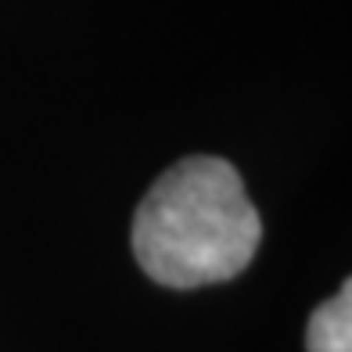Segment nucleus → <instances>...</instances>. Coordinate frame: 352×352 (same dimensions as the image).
Returning <instances> with one entry per match:
<instances>
[{
    "instance_id": "obj_1",
    "label": "nucleus",
    "mask_w": 352,
    "mask_h": 352,
    "mask_svg": "<svg viewBox=\"0 0 352 352\" xmlns=\"http://www.w3.org/2000/svg\"><path fill=\"white\" fill-rule=\"evenodd\" d=\"M263 223L241 173L216 155L166 169L133 212V255L155 284L205 287L234 280L255 259Z\"/></svg>"
},
{
    "instance_id": "obj_2",
    "label": "nucleus",
    "mask_w": 352,
    "mask_h": 352,
    "mask_svg": "<svg viewBox=\"0 0 352 352\" xmlns=\"http://www.w3.org/2000/svg\"><path fill=\"white\" fill-rule=\"evenodd\" d=\"M306 352H352V284L309 316Z\"/></svg>"
}]
</instances>
